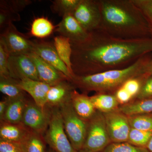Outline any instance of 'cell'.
I'll list each match as a JSON object with an SVG mask.
<instances>
[{"mask_svg":"<svg viewBox=\"0 0 152 152\" xmlns=\"http://www.w3.org/2000/svg\"><path fill=\"white\" fill-rule=\"evenodd\" d=\"M71 45L72 68L76 76L124 69L152 53V37H116L99 28L89 32L86 40Z\"/></svg>","mask_w":152,"mask_h":152,"instance_id":"cell-1","label":"cell"},{"mask_svg":"<svg viewBox=\"0 0 152 152\" xmlns=\"http://www.w3.org/2000/svg\"><path fill=\"white\" fill-rule=\"evenodd\" d=\"M101 14L99 28L123 39L152 37V30L132 0L98 1Z\"/></svg>","mask_w":152,"mask_h":152,"instance_id":"cell-2","label":"cell"},{"mask_svg":"<svg viewBox=\"0 0 152 152\" xmlns=\"http://www.w3.org/2000/svg\"><path fill=\"white\" fill-rule=\"evenodd\" d=\"M152 59V53H150L127 67L88 75H75L70 82L84 94L94 91L115 94L128 80L142 75L144 67Z\"/></svg>","mask_w":152,"mask_h":152,"instance_id":"cell-3","label":"cell"},{"mask_svg":"<svg viewBox=\"0 0 152 152\" xmlns=\"http://www.w3.org/2000/svg\"><path fill=\"white\" fill-rule=\"evenodd\" d=\"M58 107L66 134L74 148L79 152L83 149L86 140L87 121L76 113L71 99L62 104Z\"/></svg>","mask_w":152,"mask_h":152,"instance_id":"cell-4","label":"cell"},{"mask_svg":"<svg viewBox=\"0 0 152 152\" xmlns=\"http://www.w3.org/2000/svg\"><path fill=\"white\" fill-rule=\"evenodd\" d=\"M112 142L106 127L104 114L96 111L87 121L86 140L81 151L86 152H102Z\"/></svg>","mask_w":152,"mask_h":152,"instance_id":"cell-5","label":"cell"},{"mask_svg":"<svg viewBox=\"0 0 152 152\" xmlns=\"http://www.w3.org/2000/svg\"><path fill=\"white\" fill-rule=\"evenodd\" d=\"M44 139L56 152H79L74 148L66 134L58 107L51 109L50 121Z\"/></svg>","mask_w":152,"mask_h":152,"instance_id":"cell-6","label":"cell"},{"mask_svg":"<svg viewBox=\"0 0 152 152\" xmlns=\"http://www.w3.org/2000/svg\"><path fill=\"white\" fill-rule=\"evenodd\" d=\"M0 41L6 46L10 56L28 55L34 51V42L20 32L12 23L6 27L1 34Z\"/></svg>","mask_w":152,"mask_h":152,"instance_id":"cell-7","label":"cell"},{"mask_svg":"<svg viewBox=\"0 0 152 152\" xmlns=\"http://www.w3.org/2000/svg\"><path fill=\"white\" fill-rule=\"evenodd\" d=\"M47 107L42 108L34 102L28 101L21 124L30 131L42 134L47 131L50 119L51 110Z\"/></svg>","mask_w":152,"mask_h":152,"instance_id":"cell-8","label":"cell"},{"mask_svg":"<svg viewBox=\"0 0 152 152\" xmlns=\"http://www.w3.org/2000/svg\"><path fill=\"white\" fill-rule=\"evenodd\" d=\"M72 14L87 31L99 28L101 14L98 1L80 0Z\"/></svg>","mask_w":152,"mask_h":152,"instance_id":"cell-9","label":"cell"},{"mask_svg":"<svg viewBox=\"0 0 152 152\" xmlns=\"http://www.w3.org/2000/svg\"><path fill=\"white\" fill-rule=\"evenodd\" d=\"M103 114L107 130L112 142H127L131 129L128 116L119 109Z\"/></svg>","mask_w":152,"mask_h":152,"instance_id":"cell-10","label":"cell"},{"mask_svg":"<svg viewBox=\"0 0 152 152\" xmlns=\"http://www.w3.org/2000/svg\"><path fill=\"white\" fill-rule=\"evenodd\" d=\"M8 70L11 77L15 80L29 79L40 81L35 65L28 55L10 56Z\"/></svg>","mask_w":152,"mask_h":152,"instance_id":"cell-11","label":"cell"},{"mask_svg":"<svg viewBox=\"0 0 152 152\" xmlns=\"http://www.w3.org/2000/svg\"><path fill=\"white\" fill-rule=\"evenodd\" d=\"M56 31L60 35L69 38L71 43H79L87 39L89 32L84 28L72 13L66 14L57 26Z\"/></svg>","mask_w":152,"mask_h":152,"instance_id":"cell-12","label":"cell"},{"mask_svg":"<svg viewBox=\"0 0 152 152\" xmlns=\"http://www.w3.org/2000/svg\"><path fill=\"white\" fill-rule=\"evenodd\" d=\"M33 52L65 75L69 81H71L74 76L60 58L53 44L43 41L34 42Z\"/></svg>","mask_w":152,"mask_h":152,"instance_id":"cell-13","label":"cell"},{"mask_svg":"<svg viewBox=\"0 0 152 152\" xmlns=\"http://www.w3.org/2000/svg\"><path fill=\"white\" fill-rule=\"evenodd\" d=\"M28 55L35 65L41 81L53 86L65 80L69 81L65 75L45 61L35 53L32 52Z\"/></svg>","mask_w":152,"mask_h":152,"instance_id":"cell-14","label":"cell"},{"mask_svg":"<svg viewBox=\"0 0 152 152\" xmlns=\"http://www.w3.org/2000/svg\"><path fill=\"white\" fill-rule=\"evenodd\" d=\"M18 83L24 91L31 96L36 104L42 108L46 107L47 96L51 86L41 81L29 79L19 80Z\"/></svg>","mask_w":152,"mask_h":152,"instance_id":"cell-15","label":"cell"},{"mask_svg":"<svg viewBox=\"0 0 152 152\" xmlns=\"http://www.w3.org/2000/svg\"><path fill=\"white\" fill-rule=\"evenodd\" d=\"M75 89L73 85L68 80L51 86L47 96V107L51 108L59 107L70 100Z\"/></svg>","mask_w":152,"mask_h":152,"instance_id":"cell-16","label":"cell"},{"mask_svg":"<svg viewBox=\"0 0 152 152\" xmlns=\"http://www.w3.org/2000/svg\"><path fill=\"white\" fill-rule=\"evenodd\" d=\"M71 102L76 113L86 121H88L96 112L90 96L84 93L80 94L76 89L72 94Z\"/></svg>","mask_w":152,"mask_h":152,"instance_id":"cell-17","label":"cell"},{"mask_svg":"<svg viewBox=\"0 0 152 152\" xmlns=\"http://www.w3.org/2000/svg\"><path fill=\"white\" fill-rule=\"evenodd\" d=\"M8 99V105L1 121L12 124H21L28 101L26 100L24 96L12 99Z\"/></svg>","mask_w":152,"mask_h":152,"instance_id":"cell-18","label":"cell"},{"mask_svg":"<svg viewBox=\"0 0 152 152\" xmlns=\"http://www.w3.org/2000/svg\"><path fill=\"white\" fill-rule=\"evenodd\" d=\"M29 132V130L23 124L2 121L0 127V139L9 141L22 142Z\"/></svg>","mask_w":152,"mask_h":152,"instance_id":"cell-19","label":"cell"},{"mask_svg":"<svg viewBox=\"0 0 152 152\" xmlns=\"http://www.w3.org/2000/svg\"><path fill=\"white\" fill-rule=\"evenodd\" d=\"M90 99L96 110L103 113L118 110L120 106L115 94L96 93Z\"/></svg>","mask_w":152,"mask_h":152,"instance_id":"cell-20","label":"cell"},{"mask_svg":"<svg viewBox=\"0 0 152 152\" xmlns=\"http://www.w3.org/2000/svg\"><path fill=\"white\" fill-rule=\"evenodd\" d=\"M53 45L61 59L64 63L71 73L75 76L71 61L72 49L70 40L63 36H57L54 38Z\"/></svg>","mask_w":152,"mask_h":152,"instance_id":"cell-21","label":"cell"},{"mask_svg":"<svg viewBox=\"0 0 152 152\" xmlns=\"http://www.w3.org/2000/svg\"><path fill=\"white\" fill-rule=\"evenodd\" d=\"M119 110L128 116L152 113V99L134 100L129 103L120 105Z\"/></svg>","mask_w":152,"mask_h":152,"instance_id":"cell-22","label":"cell"},{"mask_svg":"<svg viewBox=\"0 0 152 152\" xmlns=\"http://www.w3.org/2000/svg\"><path fill=\"white\" fill-rule=\"evenodd\" d=\"M56 28L48 19L44 17L38 18L33 21L31 34L36 37L45 38L50 35Z\"/></svg>","mask_w":152,"mask_h":152,"instance_id":"cell-23","label":"cell"},{"mask_svg":"<svg viewBox=\"0 0 152 152\" xmlns=\"http://www.w3.org/2000/svg\"><path fill=\"white\" fill-rule=\"evenodd\" d=\"M21 142L26 152H46V142L40 134L30 131Z\"/></svg>","mask_w":152,"mask_h":152,"instance_id":"cell-24","label":"cell"},{"mask_svg":"<svg viewBox=\"0 0 152 152\" xmlns=\"http://www.w3.org/2000/svg\"><path fill=\"white\" fill-rule=\"evenodd\" d=\"M18 80L12 77H0V91L9 99H17L24 96V91L18 83Z\"/></svg>","mask_w":152,"mask_h":152,"instance_id":"cell-25","label":"cell"},{"mask_svg":"<svg viewBox=\"0 0 152 152\" xmlns=\"http://www.w3.org/2000/svg\"><path fill=\"white\" fill-rule=\"evenodd\" d=\"M128 118L131 128L152 132V113L130 116Z\"/></svg>","mask_w":152,"mask_h":152,"instance_id":"cell-26","label":"cell"},{"mask_svg":"<svg viewBox=\"0 0 152 152\" xmlns=\"http://www.w3.org/2000/svg\"><path fill=\"white\" fill-rule=\"evenodd\" d=\"M152 136L151 132H146L131 128L127 142L134 145L146 148Z\"/></svg>","mask_w":152,"mask_h":152,"instance_id":"cell-27","label":"cell"},{"mask_svg":"<svg viewBox=\"0 0 152 152\" xmlns=\"http://www.w3.org/2000/svg\"><path fill=\"white\" fill-rule=\"evenodd\" d=\"M80 0H56L53 1L52 11L61 16L72 13L77 7Z\"/></svg>","mask_w":152,"mask_h":152,"instance_id":"cell-28","label":"cell"},{"mask_svg":"<svg viewBox=\"0 0 152 152\" xmlns=\"http://www.w3.org/2000/svg\"><path fill=\"white\" fill-rule=\"evenodd\" d=\"M102 152H150L147 148L138 147L129 143L112 142Z\"/></svg>","mask_w":152,"mask_h":152,"instance_id":"cell-29","label":"cell"},{"mask_svg":"<svg viewBox=\"0 0 152 152\" xmlns=\"http://www.w3.org/2000/svg\"><path fill=\"white\" fill-rule=\"evenodd\" d=\"M146 79L144 76L133 78L126 81L122 87L132 95L134 100L138 95L142 86Z\"/></svg>","mask_w":152,"mask_h":152,"instance_id":"cell-30","label":"cell"},{"mask_svg":"<svg viewBox=\"0 0 152 152\" xmlns=\"http://www.w3.org/2000/svg\"><path fill=\"white\" fill-rule=\"evenodd\" d=\"M10 54L4 44L0 41V77H11L8 70Z\"/></svg>","mask_w":152,"mask_h":152,"instance_id":"cell-31","label":"cell"},{"mask_svg":"<svg viewBox=\"0 0 152 152\" xmlns=\"http://www.w3.org/2000/svg\"><path fill=\"white\" fill-rule=\"evenodd\" d=\"M143 14L152 30V0H132Z\"/></svg>","mask_w":152,"mask_h":152,"instance_id":"cell-32","label":"cell"},{"mask_svg":"<svg viewBox=\"0 0 152 152\" xmlns=\"http://www.w3.org/2000/svg\"><path fill=\"white\" fill-rule=\"evenodd\" d=\"M0 152H26L21 142L9 141L0 139Z\"/></svg>","mask_w":152,"mask_h":152,"instance_id":"cell-33","label":"cell"},{"mask_svg":"<svg viewBox=\"0 0 152 152\" xmlns=\"http://www.w3.org/2000/svg\"><path fill=\"white\" fill-rule=\"evenodd\" d=\"M152 99V75L148 77L144 82L140 93L135 99Z\"/></svg>","mask_w":152,"mask_h":152,"instance_id":"cell-34","label":"cell"},{"mask_svg":"<svg viewBox=\"0 0 152 152\" xmlns=\"http://www.w3.org/2000/svg\"><path fill=\"white\" fill-rule=\"evenodd\" d=\"M115 95L120 105L129 103L134 100L132 95L123 87H121L117 90L115 93Z\"/></svg>","mask_w":152,"mask_h":152,"instance_id":"cell-35","label":"cell"},{"mask_svg":"<svg viewBox=\"0 0 152 152\" xmlns=\"http://www.w3.org/2000/svg\"><path fill=\"white\" fill-rule=\"evenodd\" d=\"M9 104V99H5L4 100L1 101L0 102V119H2L3 117L7 107Z\"/></svg>","mask_w":152,"mask_h":152,"instance_id":"cell-36","label":"cell"},{"mask_svg":"<svg viewBox=\"0 0 152 152\" xmlns=\"http://www.w3.org/2000/svg\"><path fill=\"white\" fill-rule=\"evenodd\" d=\"M152 75V59L147 64L144 68L142 75L146 78Z\"/></svg>","mask_w":152,"mask_h":152,"instance_id":"cell-37","label":"cell"},{"mask_svg":"<svg viewBox=\"0 0 152 152\" xmlns=\"http://www.w3.org/2000/svg\"><path fill=\"white\" fill-rule=\"evenodd\" d=\"M146 148L150 152H152V136L150 139L147 145Z\"/></svg>","mask_w":152,"mask_h":152,"instance_id":"cell-38","label":"cell"},{"mask_svg":"<svg viewBox=\"0 0 152 152\" xmlns=\"http://www.w3.org/2000/svg\"><path fill=\"white\" fill-rule=\"evenodd\" d=\"M48 152H56V151H53V150H52V149H50V151H49Z\"/></svg>","mask_w":152,"mask_h":152,"instance_id":"cell-39","label":"cell"},{"mask_svg":"<svg viewBox=\"0 0 152 152\" xmlns=\"http://www.w3.org/2000/svg\"><path fill=\"white\" fill-rule=\"evenodd\" d=\"M79 152H86L84 151H79Z\"/></svg>","mask_w":152,"mask_h":152,"instance_id":"cell-40","label":"cell"}]
</instances>
